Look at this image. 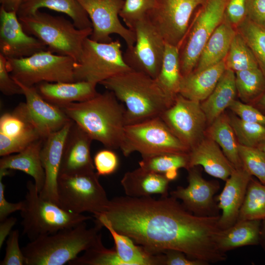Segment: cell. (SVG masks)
I'll use <instances>...</instances> for the list:
<instances>
[{
    "label": "cell",
    "mask_w": 265,
    "mask_h": 265,
    "mask_svg": "<svg viewBox=\"0 0 265 265\" xmlns=\"http://www.w3.org/2000/svg\"><path fill=\"white\" fill-rule=\"evenodd\" d=\"M172 196L116 197L101 214L117 232L149 252L172 249L207 264L225 261L217 245L220 215L201 216Z\"/></svg>",
    "instance_id": "6da1fadb"
},
{
    "label": "cell",
    "mask_w": 265,
    "mask_h": 265,
    "mask_svg": "<svg viewBox=\"0 0 265 265\" xmlns=\"http://www.w3.org/2000/svg\"><path fill=\"white\" fill-rule=\"evenodd\" d=\"M58 106L93 140L106 148L120 149L126 125V109L112 91L98 93L86 101Z\"/></svg>",
    "instance_id": "7a4b0ae2"
},
{
    "label": "cell",
    "mask_w": 265,
    "mask_h": 265,
    "mask_svg": "<svg viewBox=\"0 0 265 265\" xmlns=\"http://www.w3.org/2000/svg\"><path fill=\"white\" fill-rule=\"evenodd\" d=\"M125 107L126 125L159 117L174 100L159 86L156 79L132 70L102 82Z\"/></svg>",
    "instance_id": "3957f363"
},
{
    "label": "cell",
    "mask_w": 265,
    "mask_h": 265,
    "mask_svg": "<svg viewBox=\"0 0 265 265\" xmlns=\"http://www.w3.org/2000/svg\"><path fill=\"white\" fill-rule=\"evenodd\" d=\"M103 227L96 223L88 228L86 222L73 228L40 236L22 248L26 265H63L80 253L103 244L99 233Z\"/></svg>",
    "instance_id": "277c9868"
},
{
    "label": "cell",
    "mask_w": 265,
    "mask_h": 265,
    "mask_svg": "<svg viewBox=\"0 0 265 265\" xmlns=\"http://www.w3.org/2000/svg\"><path fill=\"white\" fill-rule=\"evenodd\" d=\"M24 30L42 42L52 53L68 56L77 62L85 39L92 28L79 29L62 16H55L38 10L18 17Z\"/></svg>",
    "instance_id": "5b68a950"
},
{
    "label": "cell",
    "mask_w": 265,
    "mask_h": 265,
    "mask_svg": "<svg viewBox=\"0 0 265 265\" xmlns=\"http://www.w3.org/2000/svg\"><path fill=\"white\" fill-rule=\"evenodd\" d=\"M26 192L20 211L23 233L30 240L44 235L73 228L92 218L68 212L57 204L42 198L34 183H26Z\"/></svg>",
    "instance_id": "8992f818"
},
{
    "label": "cell",
    "mask_w": 265,
    "mask_h": 265,
    "mask_svg": "<svg viewBox=\"0 0 265 265\" xmlns=\"http://www.w3.org/2000/svg\"><path fill=\"white\" fill-rule=\"evenodd\" d=\"M94 170L60 174L57 180L58 205L73 213L88 212L96 216L104 213L109 200Z\"/></svg>",
    "instance_id": "52a82bcc"
},
{
    "label": "cell",
    "mask_w": 265,
    "mask_h": 265,
    "mask_svg": "<svg viewBox=\"0 0 265 265\" xmlns=\"http://www.w3.org/2000/svg\"><path fill=\"white\" fill-rule=\"evenodd\" d=\"M7 59V68L14 80L33 86L42 82H75V60L48 50L20 58Z\"/></svg>",
    "instance_id": "ba28073f"
},
{
    "label": "cell",
    "mask_w": 265,
    "mask_h": 265,
    "mask_svg": "<svg viewBox=\"0 0 265 265\" xmlns=\"http://www.w3.org/2000/svg\"><path fill=\"white\" fill-rule=\"evenodd\" d=\"M125 62L119 40L99 42L90 37L84 42L79 60L74 65L75 81L96 84L131 70Z\"/></svg>",
    "instance_id": "9c48e42d"
},
{
    "label": "cell",
    "mask_w": 265,
    "mask_h": 265,
    "mask_svg": "<svg viewBox=\"0 0 265 265\" xmlns=\"http://www.w3.org/2000/svg\"><path fill=\"white\" fill-rule=\"evenodd\" d=\"M120 149L125 157L135 152L142 157L189 152L160 117L126 125Z\"/></svg>",
    "instance_id": "30bf717a"
},
{
    "label": "cell",
    "mask_w": 265,
    "mask_h": 265,
    "mask_svg": "<svg viewBox=\"0 0 265 265\" xmlns=\"http://www.w3.org/2000/svg\"><path fill=\"white\" fill-rule=\"evenodd\" d=\"M228 0H205L189 25L180 46L183 77L193 71L208 39L225 18Z\"/></svg>",
    "instance_id": "8fae6325"
},
{
    "label": "cell",
    "mask_w": 265,
    "mask_h": 265,
    "mask_svg": "<svg viewBox=\"0 0 265 265\" xmlns=\"http://www.w3.org/2000/svg\"><path fill=\"white\" fill-rule=\"evenodd\" d=\"M130 29L134 33L135 42L123 53L125 62L132 70L156 79L162 63L164 40L147 16Z\"/></svg>",
    "instance_id": "7c38bea8"
},
{
    "label": "cell",
    "mask_w": 265,
    "mask_h": 265,
    "mask_svg": "<svg viewBox=\"0 0 265 265\" xmlns=\"http://www.w3.org/2000/svg\"><path fill=\"white\" fill-rule=\"evenodd\" d=\"M205 0H156L147 17L165 43L180 46L195 9Z\"/></svg>",
    "instance_id": "4fadbf2b"
},
{
    "label": "cell",
    "mask_w": 265,
    "mask_h": 265,
    "mask_svg": "<svg viewBox=\"0 0 265 265\" xmlns=\"http://www.w3.org/2000/svg\"><path fill=\"white\" fill-rule=\"evenodd\" d=\"M160 117L189 152L203 138L207 123L201 103L180 94Z\"/></svg>",
    "instance_id": "5bb4252c"
},
{
    "label": "cell",
    "mask_w": 265,
    "mask_h": 265,
    "mask_svg": "<svg viewBox=\"0 0 265 265\" xmlns=\"http://www.w3.org/2000/svg\"><path fill=\"white\" fill-rule=\"evenodd\" d=\"M84 9L92 23L89 37L94 41L108 43L110 35L116 34L125 41L127 48L134 45L135 34L120 22L119 14L124 0H77Z\"/></svg>",
    "instance_id": "9a60e30c"
},
{
    "label": "cell",
    "mask_w": 265,
    "mask_h": 265,
    "mask_svg": "<svg viewBox=\"0 0 265 265\" xmlns=\"http://www.w3.org/2000/svg\"><path fill=\"white\" fill-rule=\"evenodd\" d=\"M47 50L46 46L24 30L15 11L0 7V51L8 58H20Z\"/></svg>",
    "instance_id": "2e32d148"
},
{
    "label": "cell",
    "mask_w": 265,
    "mask_h": 265,
    "mask_svg": "<svg viewBox=\"0 0 265 265\" xmlns=\"http://www.w3.org/2000/svg\"><path fill=\"white\" fill-rule=\"evenodd\" d=\"M42 138L32 124L25 103L19 104L11 113L0 118V156L19 153L36 140Z\"/></svg>",
    "instance_id": "e0dca14e"
},
{
    "label": "cell",
    "mask_w": 265,
    "mask_h": 265,
    "mask_svg": "<svg viewBox=\"0 0 265 265\" xmlns=\"http://www.w3.org/2000/svg\"><path fill=\"white\" fill-rule=\"evenodd\" d=\"M188 186H179L170 192L171 196L181 200L182 205L197 215H215L214 195L219 188L217 182L204 179L196 166L187 169Z\"/></svg>",
    "instance_id": "ac0fdd59"
},
{
    "label": "cell",
    "mask_w": 265,
    "mask_h": 265,
    "mask_svg": "<svg viewBox=\"0 0 265 265\" xmlns=\"http://www.w3.org/2000/svg\"><path fill=\"white\" fill-rule=\"evenodd\" d=\"M15 81L22 89L27 115L41 138L45 139L72 121L59 106L45 100L35 86H28Z\"/></svg>",
    "instance_id": "d6986e66"
},
{
    "label": "cell",
    "mask_w": 265,
    "mask_h": 265,
    "mask_svg": "<svg viewBox=\"0 0 265 265\" xmlns=\"http://www.w3.org/2000/svg\"><path fill=\"white\" fill-rule=\"evenodd\" d=\"M73 123L72 120L62 129L46 138L40 152L41 162L45 173V182L39 195L57 205V180L63 151Z\"/></svg>",
    "instance_id": "ffe728a7"
},
{
    "label": "cell",
    "mask_w": 265,
    "mask_h": 265,
    "mask_svg": "<svg viewBox=\"0 0 265 265\" xmlns=\"http://www.w3.org/2000/svg\"><path fill=\"white\" fill-rule=\"evenodd\" d=\"M92 139L73 122L65 143L60 174H74L95 170L90 154Z\"/></svg>",
    "instance_id": "44dd1931"
},
{
    "label": "cell",
    "mask_w": 265,
    "mask_h": 265,
    "mask_svg": "<svg viewBox=\"0 0 265 265\" xmlns=\"http://www.w3.org/2000/svg\"><path fill=\"white\" fill-rule=\"evenodd\" d=\"M251 178L252 176L243 167L235 168L226 180L225 186L218 197L217 207L222 211L219 220L221 230L227 229L236 223Z\"/></svg>",
    "instance_id": "7402d4cb"
},
{
    "label": "cell",
    "mask_w": 265,
    "mask_h": 265,
    "mask_svg": "<svg viewBox=\"0 0 265 265\" xmlns=\"http://www.w3.org/2000/svg\"><path fill=\"white\" fill-rule=\"evenodd\" d=\"M188 156L189 168L201 165L211 176L225 181L235 169L219 145L209 137L202 138L190 150Z\"/></svg>",
    "instance_id": "603a6c76"
},
{
    "label": "cell",
    "mask_w": 265,
    "mask_h": 265,
    "mask_svg": "<svg viewBox=\"0 0 265 265\" xmlns=\"http://www.w3.org/2000/svg\"><path fill=\"white\" fill-rule=\"evenodd\" d=\"M97 84L87 81L42 82L35 87L46 101L60 106L72 103L81 102L94 97L98 93Z\"/></svg>",
    "instance_id": "cb8c5ba5"
},
{
    "label": "cell",
    "mask_w": 265,
    "mask_h": 265,
    "mask_svg": "<svg viewBox=\"0 0 265 265\" xmlns=\"http://www.w3.org/2000/svg\"><path fill=\"white\" fill-rule=\"evenodd\" d=\"M44 139L39 138L22 151L2 157L0 160V169L20 170L32 177L39 193L45 182V173L40 157Z\"/></svg>",
    "instance_id": "d4e9b609"
},
{
    "label": "cell",
    "mask_w": 265,
    "mask_h": 265,
    "mask_svg": "<svg viewBox=\"0 0 265 265\" xmlns=\"http://www.w3.org/2000/svg\"><path fill=\"white\" fill-rule=\"evenodd\" d=\"M170 182L163 175L139 167L125 173L121 180V185L128 196L142 197L158 194L163 197L168 196Z\"/></svg>",
    "instance_id": "484cf974"
},
{
    "label": "cell",
    "mask_w": 265,
    "mask_h": 265,
    "mask_svg": "<svg viewBox=\"0 0 265 265\" xmlns=\"http://www.w3.org/2000/svg\"><path fill=\"white\" fill-rule=\"evenodd\" d=\"M226 69L225 60L200 71H192L183 77L179 93L197 102L206 100L215 88Z\"/></svg>",
    "instance_id": "4316f807"
},
{
    "label": "cell",
    "mask_w": 265,
    "mask_h": 265,
    "mask_svg": "<svg viewBox=\"0 0 265 265\" xmlns=\"http://www.w3.org/2000/svg\"><path fill=\"white\" fill-rule=\"evenodd\" d=\"M94 217L96 223L106 228L110 233L115 250L126 265H160L158 253H152L142 246L136 245L131 238L115 230L103 215Z\"/></svg>",
    "instance_id": "83f0119b"
},
{
    "label": "cell",
    "mask_w": 265,
    "mask_h": 265,
    "mask_svg": "<svg viewBox=\"0 0 265 265\" xmlns=\"http://www.w3.org/2000/svg\"><path fill=\"white\" fill-rule=\"evenodd\" d=\"M43 7L65 14L79 29L92 28L88 15L77 0H23L17 13L18 17L26 16Z\"/></svg>",
    "instance_id": "f1b7e54d"
},
{
    "label": "cell",
    "mask_w": 265,
    "mask_h": 265,
    "mask_svg": "<svg viewBox=\"0 0 265 265\" xmlns=\"http://www.w3.org/2000/svg\"><path fill=\"white\" fill-rule=\"evenodd\" d=\"M225 17L205 44L193 71H200L225 60L236 31Z\"/></svg>",
    "instance_id": "f546056e"
},
{
    "label": "cell",
    "mask_w": 265,
    "mask_h": 265,
    "mask_svg": "<svg viewBox=\"0 0 265 265\" xmlns=\"http://www.w3.org/2000/svg\"><path fill=\"white\" fill-rule=\"evenodd\" d=\"M235 72L226 69L210 96L201 103L207 123L211 124L235 100L237 94Z\"/></svg>",
    "instance_id": "4dcf8cb0"
},
{
    "label": "cell",
    "mask_w": 265,
    "mask_h": 265,
    "mask_svg": "<svg viewBox=\"0 0 265 265\" xmlns=\"http://www.w3.org/2000/svg\"><path fill=\"white\" fill-rule=\"evenodd\" d=\"M261 221L243 220L221 230L217 239L218 248L225 253L242 246L260 243Z\"/></svg>",
    "instance_id": "1f68e13d"
},
{
    "label": "cell",
    "mask_w": 265,
    "mask_h": 265,
    "mask_svg": "<svg viewBox=\"0 0 265 265\" xmlns=\"http://www.w3.org/2000/svg\"><path fill=\"white\" fill-rule=\"evenodd\" d=\"M208 137L214 141L235 168L243 167L239 155V143L230 124L223 113L215 119L207 129Z\"/></svg>",
    "instance_id": "d6a6232c"
},
{
    "label": "cell",
    "mask_w": 265,
    "mask_h": 265,
    "mask_svg": "<svg viewBox=\"0 0 265 265\" xmlns=\"http://www.w3.org/2000/svg\"><path fill=\"white\" fill-rule=\"evenodd\" d=\"M182 78L179 48L165 43L160 69L156 80L165 93L174 100L179 93Z\"/></svg>",
    "instance_id": "836d02e7"
},
{
    "label": "cell",
    "mask_w": 265,
    "mask_h": 265,
    "mask_svg": "<svg viewBox=\"0 0 265 265\" xmlns=\"http://www.w3.org/2000/svg\"><path fill=\"white\" fill-rule=\"evenodd\" d=\"M139 165L146 170L163 175L171 181L177 178L179 169H189L188 153H167L142 157Z\"/></svg>",
    "instance_id": "e575fe53"
},
{
    "label": "cell",
    "mask_w": 265,
    "mask_h": 265,
    "mask_svg": "<svg viewBox=\"0 0 265 265\" xmlns=\"http://www.w3.org/2000/svg\"><path fill=\"white\" fill-rule=\"evenodd\" d=\"M265 218V185L251 178L237 222Z\"/></svg>",
    "instance_id": "d590c367"
},
{
    "label": "cell",
    "mask_w": 265,
    "mask_h": 265,
    "mask_svg": "<svg viewBox=\"0 0 265 265\" xmlns=\"http://www.w3.org/2000/svg\"><path fill=\"white\" fill-rule=\"evenodd\" d=\"M237 91L245 103H253L265 90V76L259 67L236 72Z\"/></svg>",
    "instance_id": "8d00e7d4"
},
{
    "label": "cell",
    "mask_w": 265,
    "mask_h": 265,
    "mask_svg": "<svg viewBox=\"0 0 265 265\" xmlns=\"http://www.w3.org/2000/svg\"><path fill=\"white\" fill-rule=\"evenodd\" d=\"M225 62L226 68L235 72L259 67L253 53L238 32L233 38Z\"/></svg>",
    "instance_id": "74e56055"
},
{
    "label": "cell",
    "mask_w": 265,
    "mask_h": 265,
    "mask_svg": "<svg viewBox=\"0 0 265 265\" xmlns=\"http://www.w3.org/2000/svg\"><path fill=\"white\" fill-rule=\"evenodd\" d=\"M238 32L253 53L265 76V27L246 17L239 24Z\"/></svg>",
    "instance_id": "f35d334b"
},
{
    "label": "cell",
    "mask_w": 265,
    "mask_h": 265,
    "mask_svg": "<svg viewBox=\"0 0 265 265\" xmlns=\"http://www.w3.org/2000/svg\"><path fill=\"white\" fill-rule=\"evenodd\" d=\"M229 118L239 144L258 147L265 141V126L245 121L235 116Z\"/></svg>",
    "instance_id": "ab89813d"
},
{
    "label": "cell",
    "mask_w": 265,
    "mask_h": 265,
    "mask_svg": "<svg viewBox=\"0 0 265 265\" xmlns=\"http://www.w3.org/2000/svg\"><path fill=\"white\" fill-rule=\"evenodd\" d=\"M69 265H126L115 249H108L103 245L88 249L81 256L68 263Z\"/></svg>",
    "instance_id": "60d3db41"
},
{
    "label": "cell",
    "mask_w": 265,
    "mask_h": 265,
    "mask_svg": "<svg viewBox=\"0 0 265 265\" xmlns=\"http://www.w3.org/2000/svg\"><path fill=\"white\" fill-rule=\"evenodd\" d=\"M239 155L243 168L265 185V154L259 148L238 145Z\"/></svg>",
    "instance_id": "b9f144b4"
},
{
    "label": "cell",
    "mask_w": 265,
    "mask_h": 265,
    "mask_svg": "<svg viewBox=\"0 0 265 265\" xmlns=\"http://www.w3.org/2000/svg\"><path fill=\"white\" fill-rule=\"evenodd\" d=\"M156 5V0H124L119 16L127 27L131 29L133 25L143 19Z\"/></svg>",
    "instance_id": "7bdbcfd3"
},
{
    "label": "cell",
    "mask_w": 265,
    "mask_h": 265,
    "mask_svg": "<svg viewBox=\"0 0 265 265\" xmlns=\"http://www.w3.org/2000/svg\"><path fill=\"white\" fill-rule=\"evenodd\" d=\"M93 163L99 176H106L113 174L117 170L119 160L118 156L113 150L106 148L96 153L93 158Z\"/></svg>",
    "instance_id": "ee69618b"
},
{
    "label": "cell",
    "mask_w": 265,
    "mask_h": 265,
    "mask_svg": "<svg viewBox=\"0 0 265 265\" xmlns=\"http://www.w3.org/2000/svg\"><path fill=\"white\" fill-rule=\"evenodd\" d=\"M19 231L12 230L6 240V247L4 258L0 265H23L26 264V258L22 248L19 246Z\"/></svg>",
    "instance_id": "f6af8a7d"
},
{
    "label": "cell",
    "mask_w": 265,
    "mask_h": 265,
    "mask_svg": "<svg viewBox=\"0 0 265 265\" xmlns=\"http://www.w3.org/2000/svg\"><path fill=\"white\" fill-rule=\"evenodd\" d=\"M229 107L241 119L265 126V114L253 106L235 100Z\"/></svg>",
    "instance_id": "bcb514c9"
},
{
    "label": "cell",
    "mask_w": 265,
    "mask_h": 265,
    "mask_svg": "<svg viewBox=\"0 0 265 265\" xmlns=\"http://www.w3.org/2000/svg\"><path fill=\"white\" fill-rule=\"evenodd\" d=\"M6 58L0 53V90L7 96L23 94L20 86L13 79L8 72Z\"/></svg>",
    "instance_id": "7dc6e473"
},
{
    "label": "cell",
    "mask_w": 265,
    "mask_h": 265,
    "mask_svg": "<svg viewBox=\"0 0 265 265\" xmlns=\"http://www.w3.org/2000/svg\"><path fill=\"white\" fill-rule=\"evenodd\" d=\"M159 253L160 265H207L203 262L190 259L178 250L167 249Z\"/></svg>",
    "instance_id": "c3c4849f"
},
{
    "label": "cell",
    "mask_w": 265,
    "mask_h": 265,
    "mask_svg": "<svg viewBox=\"0 0 265 265\" xmlns=\"http://www.w3.org/2000/svg\"><path fill=\"white\" fill-rule=\"evenodd\" d=\"M247 0H228L225 15L234 25L240 24L247 16Z\"/></svg>",
    "instance_id": "681fc988"
},
{
    "label": "cell",
    "mask_w": 265,
    "mask_h": 265,
    "mask_svg": "<svg viewBox=\"0 0 265 265\" xmlns=\"http://www.w3.org/2000/svg\"><path fill=\"white\" fill-rule=\"evenodd\" d=\"M248 19L265 27V0H247Z\"/></svg>",
    "instance_id": "f907efd6"
},
{
    "label": "cell",
    "mask_w": 265,
    "mask_h": 265,
    "mask_svg": "<svg viewBox=\"0 0 265 265\" xmlns=\"http://www.w3.org/2000/svg\"><path fill=\"white\" fill-rule=\"evenodd\" d=\"M0 178V222L3 221L11 213L20 211L23 206V201L17 203L7 201L4 196L5 186Z\"/></svg>",
    "instance_id": "816d5d0a"
},
{
    "label": "cell",
    "mask_w": 265,
    "mask_h": 265,
    "mask_svg": "<svg viewBox=\"0 0 265 265\" xmlns=\"http://www.w3.org/2000/svg\"><path fill=\"white\" fill-rule=\"evenodd\" d=\"M14 217H7L0 223V248H1L7 237L12 231V228L17 222Z\"/></svg>",
    "instance_id": "f5cc1de1"
},
{
    "label": "cell",
    "mask_w": 265,
    "mask_h": 265,
    "mask_svg": "<svg viewBox=\"0 0 265 265\" xmlns=\"http://www.w3.org/2000/svg\"><path fill=\"white\" fill-rule=\"evenodd\" d=\"M22 1L23 0H0V5L6 10L17 12Z\"/></svg>",
    "instance_id": "db71d44e"
},
{
    "label": "cell",
    "mask_w": 265,
    "mask_h": 265,
    "mask_svg": "<svg viewBox=\"0 0 265 265\" xmlns=\"http://www.w3.org/2000/svg\"><path fill=\"white\" fill-rule=\"evenodd\" d=\"M255 106L265 114V90L253 103Z\"/></svg>",
    "instance_id": "11a10c76"
},
{
    "label": "cell",
    "mask_w": 265,
    "mask_h": 265,
    "mask_svg": "<svg viewBox=\"0 0 265 265\" xmlns=\"http://www.w3.org/2000/svg\"><path fill=\"white\" fill-rule=\"evenodd\" d=\"M260 243L265 251V218L261 221Z\"/></svg>",
    "instance_id": "9f6ffc18"
},
{
    "label": "cell",
    "mask_w": 265,
    "mask_h": 265,
    "mask_svg": "<svg viewBox=\"0 0 265 265\" xmlns=\"http://www.w3.org/2000/svg\"><path fill=\"white\" fill-rule=\"evenodd\" d=\"M258 148L260 149L265 154V141L260 144Z\"/></svg>",
    "instance_id": "6f0895ef"
}]
</instances>
